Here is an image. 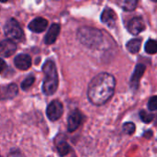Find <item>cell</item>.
<instances>
[{
	"label": "cell",
	"mask_w": 157,
	"mask_h": 157,
	"mask_svg": "<svg viewBox=\"0 0 157 157\" xmlns=\"http://www.w3.org/2000/svg\"><path fill=\"white\" fill-rule=\"evenodd\" d=\"M115 86L116 80L114 76L107 73H101L90 82L88 98L93 104L101 106L106 103L114 95Z\"/></svg>",
	"instance_id": "1"
},
{
	"label": "cell",
	"mask_w": 157,
	"mask_h": 157,
	"mask_svg": "<svg viewBox=\"0 0 157 157\" xmlns=\"http://www.w3.org/2000/svg\"><path fill=\"white\" fill-rule=\"evenodd\" d=\"M43 71L44 74L43 92L47 96H51L56 93L58 86V75L56 66L53 61L49 60L43 64Z\"/></svg>",
	"instance_id": "2"
},
{
	"label": "cell",
	"mask_w": 157,
	"mask_h": 157,
	"mask_svg": "<svg viewBox=\"0 0 157 157\" xmlns=\"http://www.w3.org/2000/svg\"><path fill=\"white\" fill-rule=\"evenodd\" d=\"M77 38L81 43L91 49L98 48L103 42V35L101 31L91 27H82L79 29Z\"/></svg>",
	"instance_id": "3"
},
{
	"label": "cell",
	"mask_w": 157,
	"mask_h": 157,
	"mask_svg": "<svg viewBox=\"0 0 157 157\" xmlns=\"http://www.w3.org/2000/svg\"><path fill=\"white\" fill-rule=\"evenodd\" d=\"M4 31H5L6 36L11 40H18L22 37V29L19 22L14 18H10L6 23Z\"/></svg>",
	"instance_id": "4"
},
{
	"label": "cell",
	"mask_w": 157,
	"mask_h": 157,
	"mask_svg": "<svg viewBox=\"0 0 157 157\" xmlns=\"http://www.w3.org/2000/svg\"><path fill=\"white\" fill-rule=\"evenodd\" d=\"M63 111L64 109L62 103L59 102L58 100H54L48 105L46 109V115L50 121H56L58 119H60V117L63 114Z\"/></svg>",
	"instance_id": "5"
},
{
	"label": "cell",
	"mask_w": 157,
	"mask_h": 157,
	"mask_svg": "<svg viewBox=\"0 0 157 157\" xmlns=\"http://www.w3.org/2000/svg\"><path fill=\"white\" fill-rule=\"evenodd\" d=\"M81 121H82V115L80 112V110H78V109L73 110L70 113V115L68 116V132H75L81 125Z\"/></svg>",
	"instance_id": "6"
},
{
	"label": "cell",
	"mask_w": 157,
	"mask_h": 157,
	"mask_svg": "<svg viewBox=\"0 0 157 157\" xmlns=\"http://www.w3.org/2000/svg\"><path fill=\"white\" fill-rule=\"evenodd\" d=\"M145 29V23L140 17H133L128 24V30L132 35H138Z\"/></svg>",
	"instance_id": "7"
},
{
	"label": "cell",
	"mask_w": 157,
	"mask_h": 157,
	"mask_svg": "<svg viewBox=\"0 0 157 157\" xmlns=\"http://www.w3.org/2000/svg\"><path fill=\"white\" fill-rule=\"evenodd\" d=\"M17 50L15 42L11 40H5L0 42V56L1 57H9Z\"/></svg>",
	"instance_id": "8"
},
{
	"label": "cell",
	"mask_w": 157,
	"mask_h": 157,
	"mask_svg": "<svg viewBox=\"0 0 157 157\" xmlns=\"http://www.w3.org/2000/svg\"><path fill=\"white\" fill-rule=\"evenodd\" d=\"M101 20L106 26H108L109 28H112L115 26V24L117 22V15L113 9L106 7V8H105V10L103 11V13L101 15Z\"/></svg>",
	"instance_id": "9"
},
{
	"label": "cell",
	"mask_w": 157,
	"mask_h": 157,
	"mask_svg": "<svg viewBox=\"0 0 157 157\" xmlns=\"http://www.w3.org/2000/svg\"><path fill=\"white\" fill-rule=\"evenodd\" d=\"M47 25H48V21L46 19L43 17H36L32 21H31V23L29 24V29L33 32L41 33L45 30Z\"/></svg>",
	"instance_id": "10"
},
{
	"label": "cell",
	"mask_w": 157,
	"mask_h": 157,
	"mask_svg": "<svg viewBox=\"0 0 157 157\" xmlns=\"http://www.w3.org/2000/svg\"><path fill=\"white\" fill-rule=\"evenodd\" d=\"M18 94V86L16 84H10L9 86H6L0 87V100L13 98Z\"/></svg>",
	"instance_id": "11"
},
{
	"label": "cell",
	"mask_w": 157,
	"mask_h": 157,
	"mask_svg": "<svg viewBox=\"0 0 157 157\" xmlns=\"http://www.w3.org/2000/svg\"><path fill=\"white\" fill-rule=\"evenodd\" d=\"M14 63L19 70H28L31 65V59L28 54H19L16 56Z\"/></svg>",
	"instance_id": "12"
},
{
	"label": "cell",
	"mask_w": 157,
	"mask_h": 157,
	"mask_svg": "<svg viewBox=\"0 0 157 157\" xmlns=\"http://www.w3.org/2000/svg\"><path fill=\"white\" fill-rule=\"evenodd\" d=\"M144 72H145V66L143 64L140 63L136 66L135 71H134V73L131 76V79H130V86L133 89L138 88L140 80H141L142 76L143 75Z\"/></svg>",
	"instance_id": "13"
},
{
	"label": "cell",
	"mask_w": 157,
	"mask_h": 157,
	"mask_svg": "<svg viewBox=\"0 0 157 157\" xmlns=\"http://www.w3.org/2000/svg\"><path fill=\"white\" fill-rule=\"evenodd\" d=\"M59 32H60V26L56 23L53 24L50 27V29H48V31L44 37V43L48 44V45L53 44L56 41Z\"/></svg>",
	"instance_id": "14"
},
{
	"label": "cell",
	"mask_w": 157,
	"mask_h": 157,
	"mask_svg": "<svg viewBox=\"0 0 157 157\" xmlns=\"http://www.w3.org/2000/svg\"><path fill=\"white\" fill-rule=\"evenodd\" d=\"M56 149H57L59 155L62 156L67 155L70 151L69 145L68 144V143L62 136H58L57 139L56 140Z\"/></svg>",
	"instance_id": "15"
},
{
	"label": "cell",
	"mask_w": 157,
	"mask_h": 157,
	"mask_svg": "<svg viewBox=\"0 0 157 157\" xmlns=\"http://www.w3.org/2000/svg\"><path fill=\"white\" fill-rule=\"evenodd\" d=\"M118 5L126 11H132L136 8L138 0H117Z\"/></svg>",
	"instance_id": "16"
},
{
	"label": "cell",
	"mask_w": 157,
	"mask_h": 157,
	"mask_svg": "<svg viewBox=\"0 0 157 157\" xmlns=\"http://www.w3.org/2000/svg\"><path fill=\"white\" fill-rule=\"evenodd\" d=\"M141 45H142L141 39H133L127 43V49L131 53H137L141 49Z\"/></svg>",
	"instance_id": "17"
},
{
	"label": "cell",
	"mask_w": 157,
	"mask_h": 157,
	"mask_svg": "<svg viewBox=\"0 0 157 157\" xmlns=\"http://www.w3.org/2000/svg\"><path fill=\"white\" fill-rule=\"evenodd\" d=\"M145 52L149 54H155L157 52V41L155 40H148L145 43Z\"/></svg>",
	"instance_id": "18"
},
{
	"label": "cell",
	"mask_w": 157,
	"mask_h": 157,
	"mask_svg": "<svg viewBox=\"0 0 157 157\" xmlns=\"http://www.w3.org/2000/svg\"><path fill=\"white\" fill-rule=\"evenodd\" d=\"M34 81H35L34 76H33V75H29V76L21 83V88H22L23 90L29 89V88L32 86V84L34 83Z\"/></svg>",
	"instance_id": "19"
},
{
	"label": "cell",
	"mask_w": 157,
	"mask_h": 157,
	"mask_svg": "<svg viewBox=\"0 0 157 157\" xmlns=\"http://www.w3.org/2000/svg\"><path fill=\"white\" fill-rule=\"evenodd\" d=\"M135 130H136V127L132 122H127L123 125V132L127 134H130V135L133 134L135 132Z\"/></svg>",
	"instance_id": "20"
},
{
	"label": "cell",
	"mask_w": 157,
	"mask_h": 157,
	"mask_svg": "<svg viewBox=\"0 0 157 157\" xmlns=\"http://www.w3.org/2000/svg\"><path fill=\"white\" fill-rule=\"evenodd\" d=\"M140 117L142 119V121L145 123H150L153 120H154V115L153 114H150V113H147L146 111L144 110H142L141 113H140Z\"/></svg>",
	"instance_id": "21"
},
{
	"label": "cell",
	"mask_w": 157,
	"mask_h": 157,
	"mask_svg": "<svg viewBox=\"0 0 157 157\" xmlns=\"http://www.w3.org/2000/svg\"><path fill=\"white\" fill-rule=\"evenodd\" d=\"M148 108L150 110H157V96L150 98L148 103Z\"/></svg>",
	"instance_id": "22"
},
{
	"label": "cell",
	"mask_w": 157,
	"mask_h": 157,
	"mask_svg": "<svg viewBox=\"0 0 157 157\" xmlns=\"http://www.w3.org/2000/svg\"><path fill=\"white\" fill-rule=\"evenodd\" d=\"M6 66V63H5V62L0 58V73H1V72H3V71L5 70Z\"/></svg>",
	"instance_id": "23"
},
{
	"label": "cell",
	"mask_w": 157,
	"mask_h": 157,
	"mask_svg": "<svg viewBox=\"0 0 157 157\" xmlns=\"http://www.w3.org/2000/svg\"><path fill=\"white\" fill-rule=\"evenodd\" d=\"M152 135H153V132H145L144 133V137H146V138H150Z\"/></svg>",
	"instance_id": "24"
},
{
	"label": "cell",
	"mask_w": 157,
	"mask_h": 157,
	"mask_svg": "<svg viewBox=\"0 0 157 157\" xmlns=\"http://www.w3.org/2000/svg\"><path fill=\"white\" fill-rule=\"evenodd\" d=\"M7 0H0V2H2V3H5V2H6Z\"/></svg>",
	"instance_id": "25"
},
{
	"label": "cell",
	"mask_w": 157,
	"mask_h": 157,
	"mask_svg": "<svg viewBox=\"0 0 157 157\" xmlns=\"http://www.w3.org/2000/svg\"><path fill=\"white\" fill-rule=\"evenodd\" d=\"M153 1H155V2H156V1H157V0H153Z\"/></svg>",
	"instance_id": "26"
}]
</instances>
